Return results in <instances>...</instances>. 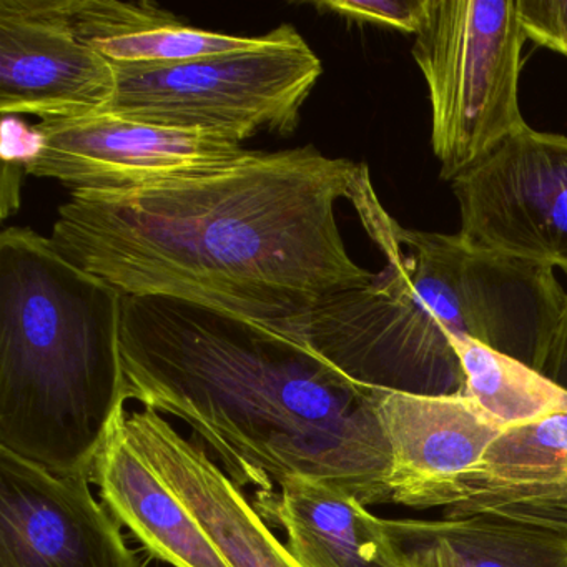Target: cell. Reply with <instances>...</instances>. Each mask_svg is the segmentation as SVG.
I'll list each match as a JSON object with an SVG mask.
<instances>
[{
    "label": "cell",
    "mask_w": 567,
    "mask_h": 567,
    "mask_svg": "<svg viewBox=\"0 0 567 567\" xmlns=\"http://www.w3.org/2000/svg\"><path fill=\"white\" fill-rule=\"evenodd\" d=\"M367 172L311 145L250 151L207 174L74 192L51 241L127 297L177 298L277 327L373 280L348 254L334 210Z\"/></svg>",
    "instance_id": "1"
},
{
    "label": "cell",
    "mask_w": 567,
    "mask_h": 567,
    "mask_svg": "<svg viewBox=\"0 0 567 567\" xmlns=\"http://www.w3.org/2000/svg\"><path fill=\"white\" fill-rule=\"evenodd\" d=\"M127 400L178 417L257 503L308 476L391 503L378 391L267 324L167 297H124Z\"/></svg>",
    "instance_id": "2"
},
{
    "label": "cell",
    "mask_w": 567,
    "mask_h": 567,
    "mask_svg": "<svg viewBox=\"0 0 567 567\" xmlns=\"http://www.w3.org/2000/svg\"><path fill=\"white\" fill-rule=\"evenodd\" d=\"M351 204L386 265L361 288L277 324L354 383L378 393H464L451 337L540 371L567 293L553 268L400 227L364 174Z\"/></svg>",
    "instance_id": "3"
},
{
    "label": "cell",
    "mask_w": 567,
    "mask_h": 567,
    "mask_svg": "<svg viewBox=\"0 0 567 567\" xmlns=\"http://www.w3.org/2000/svg\"><path fill=\"white\" fill-rule=\"evenodd\" d=\"M124 297L51 238L0 235V447L58 474L94 473L127 401Z\"/></svg>",
    "instance_id": "4"
},
{
    "label": "cell",
    "mask_w": 567,
    "mask_h": 567,
    "mask_svg": "<svg viewBox=\"0 0 567 567\" xmlns=\"http://www.w3.org/2000/svg\"><path fill=\"white\" fill-rule=\"evenodd\" d=\"M114 65L117 92L101 115L210 132L238 144L260 132L293 134L323 74L320 58L290 24L268 32L250 51Z\"/></svg>",
    "instance_id": "5"
},
{
    "label": "cell",
    "mask_w": 567,
    "mask_h": 567,
    "mask_svg": "<svg viewBox=\"0 0 567 567\" xmlns=\"http://www.w3.org/2000/svg\"><path fill=\"white\" fill-rule=\"evenodd\" d=\"M524 41L514 0H430L413 58L430 92L444 181L526 127L517 99Z\"/></svg>",
    "instance_id": "6"
},
{
    "label": "cell",
    "mask_w": 567,
    "mask_h": 567,
    "mask_svg": "<svg viewBox=\"0 0 567 567\" xmlns=\"http://www.w3.org/2000/svg\"><path fill=\"white\" fill-rule=\"evenodd\" d=\"M451 184L464 244L567 275V137L526 125Z\"/></svg>",
    "instance_id": "7"
},
{
    "label": "cell",
    "mask_w": 567,
    "mask_h": 567,
    "mask_svg": "<svg viewBox=\"0 0 567 567\" xmlns=\"http://www.w3.org/2000/svg\"><path fill=\"white\" fill-rule=\"evenodd\" d=\"M39 154L25 174L74 192L127 190L218 171L244 158L241 144L204 131L99 115L35 125Z\"/></svg>",
    "instance_id": "8"
},
{
    "label": "cell",
    "mask_w": 567,
    "mask_h": 567,
    "mask_svg": "<svg viewBox=\"0 0 567 567\" xmlns=\"http://www.w3.org/2000/svg\"><path fill=\"white\" fill-rule=\"evenodd\" d=\"M91 480L0 447V567H144Z\"/></svg>",
    "instance_id": "9"
},
{
    "label": "cell",
    "mask_w": 567,
    "mask_h": 567,
    "mask_svg": "<svg viewBox=\"0 0 567 567\" xmlns=\"http://www.w3.org/2000/svg\"><path fill=\"white\" fill-rule=\"evenodd\" d=\"M115 92V65L74 34L62 0H0L2 115L97 117Z\"/></svg>",
    "instance_id": "10"
},
{
    "label": "cell",
    "mask_w": 567,
    "mask_h": 567,
    "mask_svg": "<svg viewBox=\"0 0 567 567\" xmlns=\"http://www.w3.org/2000/svg\"><path fill=\"white\" fill-rule=\"evenodd\" d=\"M132 447L185 504L230 567H303L271 533L240 487L195 440L157 411L125 414Z\"/></svg>",
    "instance_id": "11"
},
{
    "label": "cell",
    "mask_w": 567,
    "mask_h": 567,
    "mask_svg": "<svg viewBox=\"0 0 567 567\" xmlns=\"http://www.w3.org/2000/svg\"><path fill=\"white\" fill-rule=\"evenodd\" d=\"M391 451V503L434 507L437 497L483 461L503 427L464 393H378Z\"/></svg>",
    "instance_id": "12"
},
{
    "label": "cell",
    "mask_w": 567,
    "mask_h": 567,
    "mask_svg": "<svg viewBox=\"0 0 567 567\" xmlns=\"http://www.w3.org/2000/svg\"><path fill=\"white\" fill-rule=\"evenodd\" d=\"M434 507L567 534V414L504 431Z\"/></svg>",
    "instance_id": "13"
},
{
    "label": "cell",
    "mask_w": 567,
    "mask_h": 567,
    "mask_svg": "<svg viewBox=\"0 0 567 567\" xmlns=\"http://www.w3.org/2000/svg\"><path fill=\"white\" fill-rule=\"evenodd\" d=\"M254 506L284 527L287 547L303 567H413L388 519L333 484L287 477L271 499Z\"/></svg>",
    "instance_id": "14"
},
{
    "label": "cell",
    "mask_w": 567,
    "mask_h": 567,
    "mask_svg": "<svg viewBox=\"0 0 567 567\" xmlns=\"http://www.w3.org/2000/svg\"><path fill=\"white\" fill-rule=\"evenodd\" d=\"M121 410L95 460L102 503L155 559L174 567H230L185 504L132 447Z\"/></svg>",
    "instance_id": "15"
},
{
    "label": "cell",
    "mask_w": 567,
    "mask_h": 567,
    "mask_svg": "<svg viewBox=\"0 0 567 567\" xmlns=\"http://www.w3.org/2000/svg\"><path fill=\"white\" fill-rule=\"evenodd\" d=\"M406 549L440 543L461 567H567V534L487 516L388 519Z\"/></svg>",
    "instance_id": "16"
},
{
    "label": "cell",
    "mask_w": 567,
    "mask_h": 567,
    "mask_svg": "<svg viewBox=\"0 0 567 567\" xmlns=\"http://www.w3.org/2000/svg\"><path fill=\"white\" fill-rule=\"evenodd\" d=\"M463 367L464 394L504 431L567 414V390L540 371L467 337H451Z\"/></svg>",
    "instance_id": "17"
},
{
    "label": "cell",
    "mask_w": 567,
    "mask_h": 567,
    "mask_svg": "<svg viewBox=\"0 0 567 567\" xmlns=\"http://www.w3.org/2000/svg\"><path fill=\"white\" fill-rule=\"evenodd\" d=\"M264 44L261 38H235L187 28L181 21L145 29L125 38L95 42L92 49L112 64H174L212 55L250 51Z\"/></svg>",
    "instance_id": "18"
},
{
    "label": "cell",
    "mask_w": 567,
    "mask_h": 567,
    "mask_svg": "<svg viewBox=\"0 0 567 567\" xmlns=\"http://www.w3.org/2000/svg\"><path fill=\"white\" fill-rule=\"evenodd\" d=\"M427 4L430 0H318L311 6L320 12L417 34L426 19Z\"/></svg>",
    "instance_id": "19"
},
{
    "label": "cell",
    "mask_w": 567,
    "mask_h": 567,
    "mask_svg": "<svg viewBox=\"0 0 567 567\" xmlns=\"http://www.w3.org/2000/svg\"><path fill=\"white\" fill-rule=\"evenodd\" d=\"M529 41L567 58V0H514Z\"/></svg>",
    "instance_id": "20"
},
{
    "label": "cell",
    "mask_w": 567,
    "mask_h": 567,
    "mask_svg": "<svg viewBox=\"0 0 567 567\" xmlns=\"http://www.w3.org/2000/svg\"><path fill=\"white\" fill-rule=\"evenodd\" d=\"M2 117V161L25 167L41 151L42 135L38 128L28 127L14 118V115Z\"/></svg>",
    "instance_id": "21"
},
{
    "label": "cell",
    "mask_w": 567,
    "mask_h": 567,
    "mask_svg": "<svg viewBox=\"0 0 567 567\" xmlns=\"http://www.w3.org/2000/svg\"><path fill=\"white\" fill-rule=\"evenodd\" d=\"M540 373L567 390V297L550 334Z\"/></svg>",
    "instance_id": "22"
},
{
    "label": "cell",
    "mask_w": 567,
    "mask_h": 567,
    "mask_svg": "<svg viewBox=\"0 0 567 567\" xmlns=\"http://www.w3.org/2000/svg\"><path fill=\"white\" fill-rule=\"evenodd\" d=\"M413 567H461L450 549L440 543H424L408 549Z\"/></svg>",
    "instance_id": "23"
}]
</instances>
